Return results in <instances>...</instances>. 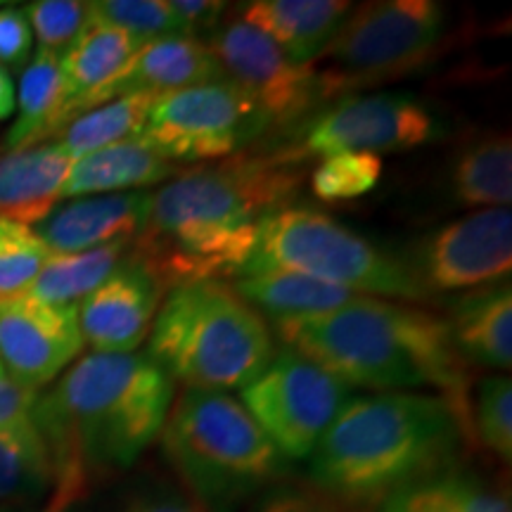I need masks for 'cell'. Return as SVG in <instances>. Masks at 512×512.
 Wrapping results in <instances>:
<instances>
[{
  "label": "cell",
  "mask_w": 512,
  "mask_h": 512,
  "mask_svg": "<svg viewBox=\"0 0 512 512\" xmlns=\"http://www.w3.org/2000/svg\"><path fill=\"white\" fill-rule=\"evenodd\" d=\"M275 157L238 155L181 171L152 192L145 228L131 254L174 287L242 275L252 259L261 221L292 202L299 174Z\"/></svg>",
  "instance_id": "obj_1"
},
{
  "label": "cell",
  "mask_w": 512,
  "mask_h": 512,
  "mask_svg": "<svg viewBox=\"0 0 512 512\" xmlns=\"http://www.w3.org/2000/svg\"><path fill=\"white\" fill-rule=\"evenodd\" d=\"M174 380L147 354H91L38 394L31 422L53 460V498L64 512L88 484L128 470L162 432Z\"/></svg>",
  "instance_id": "obj_2"
},
{
  "label": "cell",
  "mask_w": 512,
  "mask_h": 512,
  "mask_svg": "<svg viewBox=\"0 0 512 512\" xmlns=\"http://www.w3.org/2000/svg\"><path fill=\"white\" fill-rule=\"evenodd\" d=\"M275 332L351 389H439L470 437L467 370L444 318L420 306L361 297L325 316L275 323Z\"/></svg>",
  "instance_id": "obj_3"
},
{
  "label": "cell",
  "mask_w": 512,
  "mask_h": 512,
  "mask_svg": "<svg viewBox=\"0 0 512 512\" xmlns=\"http://www.w3.org/2000/svg\"><path fill=\"white\" fill-rule=\"evenodd\" d=\"M463 427L437 394H351L313 448L316 489L347 505H377L441 475Z\"/></svg>",
  "instance_id": "obj_4"
},
{
  "label": "cell",
  "mask_w": 512,
  "mask_h": 512,
  "mask_svg": "<svg viewBox=\"0 0 512 512\" xmlns=\"http://www.w3.org/2000/svg\"><path fill=\"white\" fill-rule=\"evenodd\" d=\"M275 354L259 311L221 280L174 287L147 335V356L185 389H245Z\"/></svg>",
  "instance_id": "obj_5"
},
{
  "label": "cell",
  "mask_w": 512,
  "mask_h": 512,
  "mask_svg": "<svg viewBox=\"0 0 512 512\" xmlns=\"http://www.w3.org/2000/svg\"><path fill=\"white\" fill-rule=\"evenodd\" d=\"M297 273L366 297L427 304L434 299L399 256L306 204H287L261 221L252 259L242 278Z\"/></svg>",
  "instance_id": "obj_6"
},
{
  "label": "cell",
  "mask_w": 512,
  "mask_h": 512,
  "mask_svg": "<svg viewBox=\"0 0 512 512\" xmlns=\"http://www.w3.org/2000/svg\"><path fill=\"white\" fill-rule=\"evenodd\" d=\"M164 451L204 503L226 505L280 475L285 458L226 392L183 389L162 432Z\"/></svg>",
  "instance_id": "obj_7"
},
{
  "label": "cell",
  "mask_w": 512,
  "mask_h": 512,
  "mask_svg": "<svg viewBox=\"0 0 512 512\" xmlns=\"http://www.w3.org/2000/svg\"><path fill=\"white\" fill-rule=\"evenodd\" d=\"M444 34L446 10L434 0H380L351 8L311 62L320 100L418 72L439 53Z\"/></svg>",
  "instance_id": "obj_8"
},
{
  "label": "cell",
  "mask_w": 512,
  "mask_h": 512,
  "mask_svg": "<svg viewBox=\"0 0 512 512\" xmlns=\"http://www.w3.org/2000/svg\"><path fill=\"white\" fill-rule=\"evenodd\" d=\"M271 128L254 100L219 79L152 98L140 138L174 164L228 159Z\"/></svg>",
  "instance_id": "obj_9"
},
{
  "label": "cell",
  "mask_w": 512,
  "mask_h": 512,
  "mask_svg": "<svg viewBox=\"0 0 512 512\" xmlns=\"http://www.w3.org/2000/svg\"><path fill=\"white\" fill-rule=\"evenodd\" d=\"M240 394L242 406L280 456L304 460L351 399V387L297 349L285 347Z\"/></svg>",
  "instance_id": "obj_10"
},
{
  "label": "cell",
  "mask_w": 512,
  "mask_h": 512,
  "mask_svg": "<svg viewBox=\"0 0 512 512\" xmlns=\"http://www.w3.org/2000/svg\"><path fill=\"white\" fill-rule=\"evenodd\" d=\"M446 128L430 107L401 93L347 95L316 114L297 140L283 147L278 157L287 164L306 157H332L347 152H406L444 138Z\"/></svg>",
  "instance_id": "obj_11"
},
{
  "label": "cell",
  "mask_w": 512,
  "mask_h": 512,
  "mask_svg": "<svg viewBox=\"0 0 512 512\" xmlns=\"http://www.w3.org/2000/svg\"><path fill=\"white\" fill-rule=\"evenodd\" d=\"M427 292H475L510 278V209H477L422 238L406 259Z\"/></svg>",
  "instance_id": "obj_12"
},
{
  "label": "cell",
  "mask_w": 512,
  "mask_h": 512,
  "mask_svg": "<svg viewBox=\"0 0 512 512\" xmlns=\"http://www.w3.org/2000/svg\"><path fill=\"white\" fill-rule=\"evenodd\" d=\"M223 76L240 86L271 126L292 124L320 102L318 76L311 64H297L259 29L230 17L207 41Z\"/></svg>",
  "instance_id": "obj_13"
},
{
  "label": "cell",
  "mask_w": 512,
  "mask_h": 512,
  "mask_svg": "<svg viewBox=\"0 0 512 512\" xmlns=\"http://www.w3.org/2000/svg\"><path fill=\"white\" fill-rule=\"evenodd\" d=\"M83 347L76 304H43L27 294L0 299V370L19 387L38 392Z\"/></svg>",
  "instance_id": "obj_14"
},
{
  "label": "cell",
  "mask_w": 512,
  "mask_h": 512,
  "mask_svg": "<svg viewBox=\"0 0 512 512\" xmlns=\"http://www.w3.org/2000/svg\"><path fill=\"white\" fill-rule=\"evenodd\" d=\"M162 285L128 252L110 278L76 304L83 344L100 354H131L150 335Z\"/></svg>",
  "instance_id": "obj_15"
},
{
  "label": "cell",
  "mask_w": 512,
  "mask_h": 512,
  "mask_svg": "<svg viewBox=\"0 0 512 512\" xmlns=\"http://www.w3.org/2000/svg\"><path fill=\"white\" fill-rule=\"evenodd\" d=\"M152 209V192L131 190L114 195L74 197L57 204L34 228L50 254L86 252L117 240H136Z\"/></svg>",
  "instance_id": "obj_16"
},
{
  "label": "cell",
  "mask_w": 512,
  "mask_h": 512,
  "mask_svg": "<svg viewBox=\"0 0 512 512\" xmlns=\"http://www.w3.org/2000/svg\"><path fill=\"white\" fill-rule=\"evenodd\" d=\"M226 79L209 46L200 38L169 36L145 43L105 88L98 105L124 95H157Z\"/></svg>",
  "instance_id": "obj_17"
},
{
  "label": "cell",
  "mask_w": 512,
  "mask_h": 512,
  "mask_svg": "<svg viewBox=\"0 0 512 512\" xmlns=\"http://www.w3.org/2000/svg\"><path fill=\"white\" fill-rule=\"evenodd\" d=\"M143 46V41L126 31L88 17L86 27L60 57L64 98H67L64 126L81 112L98 107L105 88L124 72L128 60Z\"/></svg>",
  "instance_id": "obj_18"
},
{
  "label": "cell",
  "mask_w": 512,
  "mask_h": 512,
  "mask_svg": "<svg viewBox=\"0 0 512 512\" xmlns=\"http://www.w3.org/2000/svg\"><path fill=\"white\" fill-rule=\"evenodd\" d=\"M74 159L62 145L41 143L0 155V219L38 226L62 200Z\"/></svg>",
  "instance_id": "obj_19"
},
{
  "label": "cell",
  "mask_w": 512,
  "mask_h": 512,
  "mask_svg": "<svg viewBox=\"0 0 512 512\" xmlns=\"http://www.w3.org/2000/svg\"><path fill=\"white\" fill-rule=\"evenodd\" d=\"M344 0H252L235 17L271 38L297 64H311L349 15Z\"/></svg>",
  "instance_id": "obj_20"
},
{
  "label": "cell",
  "mask_w": 512,
  "mask_h": 512,
  "mask_svg": "<svg viewBox=\"0 0 512 512\" xmlns=\"http://www.w3.org/2000/svg\"><path fill=\"white\" fill-rule=\"evenodd\" d=\"M181 174L178 164L159 155L143 138L121 140L76 159L62 188V200L131 192Z\"/></svg>",
  "instance_id": "obj_21"
},
{
  "label": "cell",
  "mask_w": 512,
  "mask_h": 512,
  "mask_svg": "<svg viewBox=\"0 0 512 512\" xmlns=\"http://www.w3.org/2000/svg\"><path fill=\"white\" fill-rule=\"evenodd\" d=\"M446 323L463 361L494 370L510 368L512 290L508 280L460 297Z\"/></svg>",
  "instance_id": "obj_22"
},
{
  "label": "cell",
  "mask_w": 512,
  "mask_h": 512,
  "mask_svg": "<svg viewBox=\"0 0 512 512\" xmlns=\"http://www.w3.org/2000/svg\"><path fill=\"white\" fill-rule=\"evenodd\" d=\"M64 81L60 55L48 50H36L24 67L15 95L17 119L5 136V150H24V147L48 143L64 126Z\"/></svg>",
  "instance_id": "obj_23"
},
{
  "label": "cell",
  "mask_w": 512,
  "mask_h": 512,
  "mask_svg": "<svg viewBox=\"0 0 512 512\" xmlns=\"http://www.w3.org/2000/svg\"><path fill=\"white\" fill-rule=\"evenodd\" d=\"M233 290L252 309L264 311L268 318H273V323L325 316L366 297V294H356L297 273L247 275V278L235 280Z\"/></svg>",
  "instance_id": "obj_24"
},
{
  "label": "cell",
  "mask_w": 512,
  "mask_h": 512,
  "mask_svg": "<svg viewBox=\"0 0 512 512\" xmlns=\"http://www.w3.org/2000/svg\"><path fill=\"white\" fill-rule=\"evenodd\" d=\"M451 192L460 207L510 209L512 143L508 133L482 136L458 152L451 169Z\"/></svg>",
  "instance_id": "obj_25"
},
{
  "label": "cell",
  "mask_w": 512,
  "mask_h": 512,
  "mask_svg": "<svg viewBox=\"0 0 512 512\" xmlns=\"http://www.w3.org/2000/svg\"><path fill=\"white\" fill-rule=\"evenodd\" d=\"M131 245V240H117L86 252L50 254L46 266L27 290V297L57 306L79 304L124 264Z\"/></svg>",
  "instance_id": "obj_26"
},
{
  "label": "cell",
  "mask_w": 512,
  "mask_h": 512,
  "mask_svg": "<svg viewBox=\"0 0 512 512\" xmlns=\"http://www.w3.org/2000/svg\"><path fill=\"white\" fill-rule=\"evenodd\" d=\"M53 460L31 420L0 430V505L34 503L53 489Z\"/></svg>",
  "instance_id": "obj_27"
},
{
  "label": "cell",
  "mask_w": 512,
  "mask_h": 512,
  "mask_svg": "<svg viewBox=\"0 0 512 512\" xmlns=\"http://www.w3.org/2000/svg\"><path fill=\"white\" fill-rule=\"evenodd\" d=\"M150 102V95H124V98H114L105 105L81 112L57 133L55 143L62 145L76 162L107 145L138 138L145 126Z\"/></svg>",
  "instance_id": "obj_28"
},
{
  "label": "cell",
  "mask_w": 512,
  "mask_h": 512,
  "mask_svg": "<svg viewBox=\"0 0 512 512\" xmlns=\"http://www.w3.org/2000/svg\"><path fill=\"white\" fill-rule=\"evenodd\" d=\"M503 463L512 458V382L508 375L486 377L470 399V439Z\"/></svg>",
  "instance_id": "obj_29"
},
{
  "label": "cell",
  "mask_w": 512,
  "mask_h": 512,
  "mask_svg": "<svg viewBox=\"0 0 512 512\" xmlns=\"http://www.w3.org/2000/svg\"><path fill=\"white\" fill-rule=\"evenodd\" d=\"M48 259L50 249L34 228L0 219V299L27 294Z\"/></svg>",
  "instance_id": "obj_30"
},
{
  "label": "cell",
  "mask_w": 512,
  "mask_h": 512,
  "mask_svg": "<svg viewBox=\"0 0 512 512\" xmlns=\"http://www.w3.org/2000/svg\"><path fill=\"white\" fill-rule=\"evenodd\" d=\"M382 157L347 152L320 159L311 174V192L320 202H349L368 195L382 178Z\"/></svg>",
  "instance_id": "obj_31"
},
{
  "label": "cell",
  "mask_w": 512,
  "mask_h": 512,
  "mask_svg": "<svg viewBox=\"0 0 512 512\" xmlns=\"http://www.w3.org/2000/svg\"><path fill=\"white\" fill-rule=\"evenodd\" d=\"M88 10L91 17L112 24L143 43L169 36H188L183 22L171 10L169 0H98L88 3Z\"/></svg>",
  "instance_id": "obj_32"
},
{
  "label": "cell",
  "mask_w": 512,
  "mask_h": 512,
  "mask_svg": "<svg viewBox=\"0 0 512 512\" xmlns=\"http://www.w3.org/2000/svg\"><path fill=\"white\" fill-rule=\"evenodd\" d=\"M24 12L38 41V50H48L60 57L76 41L91 17L88 3H79V0H36V3L24 5Z\"/></svg>",
  "instance_id": "obj_33"
},
{
  "label": "cell",
  "mask_w": 512,
  "mask_h": 512,
  "mask_svg": "<svg viewBox=\"0 0 512 512\" xmlns=\"http://www.w3.org/2000/svg\"><path fill=\"white\" fill-rule=\"evenodd\" d=\"M34 53V31L24 8L0 5V67L17 69L27 67Z\"/></svg>",
  "instance_id": "obj_34"
},
{
  "label": "cell",
  "mask_w": 512,
  "mask_h": 512,
  "mask_svg": "<svg viewBox=\"0 0 512 512\" xmlns=\"http://www.w3.org/2000/svg\"><path fill=\"white\" fill-rule=\"evenodd\" d=\"M448 501L456 512H510V503L494 494L475 477L467 475H439Z\"/></svg>",
  "instance_id": "obj_35"
},
{
  "label": "cell",
  "mask_w": 512,
  "mask_h": 512,
  "mask_svg": "<svg viewBox=\"0 0 512 512\" xmlns=\"http://www.w3.org/2000/svg\"><path fill=\"white\" fill-rule=\"evenodd\" d=\"M380 512H456L448 501L444 486L439 477L427 479V482L413 484L399 494L389 496L382 503Z\"/></svg>",
  "instance_id": "obj_36"
},
{
  "label": "cell",
  "mask_w": 512,
  "mask_h": 512,
  "mask_svg": "<svg viewBox=\"0 0 512 512\" xmlns=\"http://www.w3.org/2000/svg\"><path fill=\"white\" fill-rule=\"evenodd\" d=\"M169 5L183 22L185 34L190 38L211 34L219 27L223 12H226V3H214V0H169Z\"/></svg>",
  "instance_id": "obj_37"
},
{
  "label": "cell",
  "mask_w": 512,
  "mask_h": 512,
  "mask_svg": "<svg viewBox=\"0 0 512 512\" xmlns=\"http://www.w3.org/2000/svg\"><path fill=\"white\" fill-rule=\"evenodd\" d=\"M38 399V392L19 387L8 377H0V430L17 425V422L31 420V411Z\"/></svg>",
  "instance_id": "obj_38"
},
{
  "label": "cell",
  "mask_w": 512,
  "mask_h": 512,
  "mask_svg": "<svg viewBox=\"0 0 512 512\" xmlns=\"http://www.w3.org/2000/svg\"><path fill=\"white\" fill-rule=\"evenodd\" d=\"M126 512H207V508L174 491H152L138 496Z\"/></svg>",
  "instance_id": "obj_39"
},
{
  "label": "cell",
  "mask_w": 512,
  "mask_h": 512,
  "mask_svg": "<svg viewBox=\"0 0 512 512\" xmlns=\"http://www.w3.org/2000/svg\"><path fill=\"white\" fill-rule=\"evenodd\" d=\"M254 512H337L332 505L320 503L304 494H275Z\"/></svg>",
  "instance_id": "obj_40"
},
{
  "label": "cell",
  "mask_w": 512,
  "mask_h": 512,
  "mask_svg": "<svg viewBox=\"0 0 512 512\" xmlns=\"http://www.w3.org/2000/svg\"><path fill=\"white\" fill-rule=\"evenodd\" d=\"M15 95L17 91L10 72L0 67V124H3L5 119H10L12 112H15Z\"/></svg>",
  "instance_id": "obj_41"
},
{
  "label": "cell",
  "mask_w": 512,
  "mask_h": 512,
  "mask_svg": "<svg viewBox=\"0 0 512 512\" xmlns=\"http://www.w3.org/2000/svg\"><path fill=\"white\" fill-rule=\"evenodd\" d=\"M0 512H60L55 508L53 503H48L46 508H41V505L34 503H3L0 505Z\"/></svg>",
  "instance_id": "obj_42"
},
{
  "label": "cell",
  "mask_w": 512,
  "mask_h": 512,
  "mask_svg": "<svg viewBox=\"0 0 512 512\" xmlns=\"http://www.w3.org/2000/svg\"><path fill=\"white\" fill-rule=\"evenodd\" d=\"M0 377H5V375H3V370H0Z\"/></svg>",
  "instance_id": "obj_43"
},
{
  "label": "cell",
  "mask_w": 512,
  "mask_h": 512,
  "mask_svg": "<svg viewBox=\"0 0 512 512\" xmlns=\"http://www.w3.org/2000/svg\"><path fill=\"white\" fill-rule=\"evenodd\" d=\"M0 5H3V3H0Z\"/></svg>",
  "instance_id": "obj_44"
}]
</instances>
